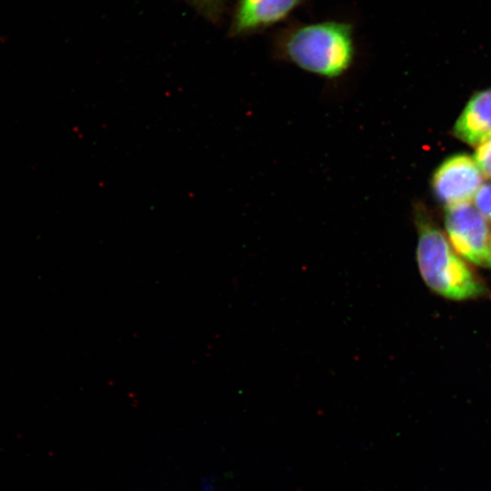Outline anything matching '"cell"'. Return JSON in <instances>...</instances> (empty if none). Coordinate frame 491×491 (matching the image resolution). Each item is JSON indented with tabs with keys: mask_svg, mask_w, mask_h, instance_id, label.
Masks as SVG:
<instances>
[{
	"mask_svg": "<svg viewBox=\"0 0 491 491\" xmlns=\"http://www.w3.org/2000/svg\"><path fill=\"white\" fill-rule=\"evenodd\" d=\"M280 57L310 74L334 79L346 74L356 56L351 24L328 20L301 25L277 43Z\"/></svg>",
	"mask_w": 491,
	"mask_h": 491,
	"instance_id": "1",
	"label": "cell"
},
{
	"mask_svg": "<svg viewBox=\"0 0 491 491\" xmlns=\"http://www.w3.org/2000/svg\"><path fill=\"white\" fill-rule=\"evenodd\" d=\"M416 261L426 285L452 300H466L485 293L481 281L454 250L444 234L417 208Z\"/></svg>",
	"mask_w": 491,
	"mask_h": 491,
	"instance_id": "2",
	"label": "cell"
},
{
	"mask_svg": "<svg viewBox=\"0 0 491 491\" xmlns=\"http://www.w3.org/2000/svg\"><path fill=\"white\" fill-rule=\"evenodd\" d=\"M445 225L449 243L461 257L491 267L489 226L474 205L466 202L447 206Z\"/></svg>",
	"mask_w": 491,
	"mask_h": 491,
	"instance_id": "3",
	"label": "cell"
},
{
	"mask_svg": "<svg viewBox=\"0 0 491 491\" xmlns=\"http://www.w3.org/2000/svg\"><path fill=\"white\" fill-rule=\"evenodd\" d=\"M482 172L466 154L446 158L436 170L432 185L437 199L447 206L466 203L481 186Z\"/></svg>",
	"mask_w": 491,
	"mask_h": 491,
	"instance_id": "4",
	"label": "cell"
},
{
	"mask_svg": "<svg viewBox=\"0 0 491 491\" xmlns=\"http://www.w3.org/2000/svg\"><path fill=\"white\" fill-rule=\"evenodd\" d=\"M303 0H239L233 17L231 33L246 35L270 27L286 19Z\"/></svg>",
	"mask_w": 491,
	"mask_h": 491,
	"instance_id": "5",
	"label": "cell"
},
{
	"mask_svg": "<svg viewBox=\"0 0 491 491\" xmlns=\"http://www.w3.org/2000/svg\"><path fill=\"white\" fill-rule=\"evenodd\" d=\"M455 135L470 145L491 137V89L471 97L454 127Z\"/></svg>",
	"mask_w": 491,
	"mask_h": 491,
	"instance_id": "6",
	"label": "cell"
},
{
	"mask_svg": "<svg viewBox=\"0 0 491 491\" xmlns=\"http://www.w3.org/2000/svg\"><path fill=\"white\" fill-rule=\"evenodd\" d=\"M473 199L477 211L486 220L491 221V182L481 185Z\"/></svg>",
	"mask_w": 491,
	"mask_h": 491,
	"instance_id": "7",
	"label": "cell"
},
{
	"mask_svg": "<svg viewBox=\"0 0 491 491\" xmlns=\"http://www.w3.org/2000/svg\"><path fill=\"white\" fill-rule=\"evenodd\" d=\"M474 159L482 174L491 178V137L477 145Z\"/></svg>",
	"mask_w": 491,
	"mask_h": 491,
	"instance_id": "8",
	"label": "cell"
},
{
	"mask_svg": "<svg viewBox=\"0 0 491 491\" xmlns=\"http://www.w3.org/2000/svg\"><path fill=\"white\" fill-rule=\"evenodd\" d=\"M200 3L205 4L206 5H214L219 3L221 0H198Z\"/></svg>",
	"mask_w": 491,
	"mask_h": 491,
	"instance_id": "9",
	"label": "cell"
},
{
	"mask_svg": "<svg viewBox=\"0 0 491 491\" xmlns=\"http://www.w3.org/2000/svg\"><path fill=\"white\" fill-rule=\"evenodd\" d=\"M489 254H490V256H491V236H490V239H489Z\"/></svg>",
	"mask_w": 491,
	"mask_h": 491,
	"instance_id": "10",
	"label": "cell"
}]
</instances>
